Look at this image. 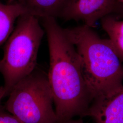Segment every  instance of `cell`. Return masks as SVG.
Returning a JSON list of instances; mask_svg holds the SVG:
<instances>
[{
    "label": "cell",
    "mask_w": 123,
    "mask_h": 123,
    "mask_svg": "<svg viewBox=\"0 0 123 123\" xmlns=\"http://www.w3.org/2000/svg\"><path fill=\"white\" fill-rule=\"evenodd\" d=\"M56 19L41 20L48 43V77L57 123H64L76 116H85L93 99L84 79L78 52Z\"/></svg>",
    "instance_id": "obj_1"
},
{
    "label": "cell",
    "mask_w": 123,
    "mask_h": 123,
    "mask_svg": "<svg viewBox=\"0 0 123 123\" xmlns=\"http://www.w3.org/2000/svg\"><path fill=\"white\" fill-rule=\"evenodd\" d=\"M80 59L84 79L92 99L123 87V62L109 39L85 25L64 28Z\"/></svg>",
    "instance_id": "obj_2"
},
{
    "label": "cell",
    "mask_w": 123,
    "mask_h": 123,
    "mask_svg": "<svg viewBox=\"0 0 123 123\" xmlns=\"http://www.w3.org/2000/svg\"><path fill=\"white\" fill-rule=\"evenodd\" d=\"M40 18L29 14L21 16L6 41L0 73L4 81L6 96L14 86L37 68L38 50L45 33Z\"/></svg>",
    "instance_id": "obj_3"
},
{
    "label": "cell",
    "mask_w": 123,
    "mask_h": 123,
    "mask_svg": "<svg viewBox=\"0 0 123 123\" xmlns=\"http://www.w3.org/2000/svg\"><path fill=\"white\" fill-rule=\"evenodd\" d=\"M5 108L24 123H57L48 74L36 68L8 95Z\"/></svg>",
    "instance_id": "obj_4"
},
{
    "label": "cell",
    "mask_w": 123,
    "mask_h": 123,
    "mask_svg": "<svg viewBox=\"0 0 123 123\" xmlns=\"http://www.w3.org/2000/svg\"><path fill=\"white\" fill-rule=\"evenodd\" d=\"M108 16L123 18V5L117 0H68L59 18L65 21L82 22L93 28Z\"/></svg>",
    "instance_id": "obj_5"
},
{
    "label": "cell",
    "mask_w": 123,
    "mask_h": 123,
    "mask_svg": "<svg viewBox=\"0 0 123 123\" xmlns=\"http://www.w3.org/2000/svg\"><path fill=\"white\" fill-rule=\"evenodd\" d=\"M86 116L96 123H123V87L93 99Z\"/></svg>",
    "instance_id": "obj_6"
},
{
    "label": "cell",
    "mask_w": 123,
    "mask_h": 123,
    "mask_svg": "<svg viewBox=\"0 0 123 123\" xmlns=\"http://www.w3.org/2000/svg\"><path fill=\"white\" fill-rule=\"evenodd\" d=\"M26 13L25 6L19 2L8 4L0 2V46L9 38L18 18Z\"/></svg>",
    "instance_id": "obj_7"
},
{
    "label": "cell",
    "mask_w": 123,
    "mask_h": 123,
    "mask_svg": "<svg viewBox=\"0 0 123 123\" xmlns=\"http://www.w3.org/2000/svg\"><path fill=\"white\" fill-rule=\"evenodd\" d=\"M68 0H26L22 4L27 13L40 19L59 18Z\"/></svg>",
    "instance_id": "obj_8"
},
{
    "label": "cell",
    "mask_w": 123,
    "mask_h": 123,
    "mask_svg": "<svg viewBox=\"0 0 123 123\" xmlns=\"http://www.w3.org/2000/svg\"><path fill=\"white\" fill-rule=\"evenodd\" d=\"M121 19L114 16H108L102 18L100 23L123 62V20Z\"/></svg>",
    "instance_id": "obj_9"
},
{
    "label": "cell",
    "mask_w": 123,
    "mask_h": 123,
    "mask_svg": "<svg viewBox=\"0 0 123 123\" xmlns=\"http://www.w3.org/2000/svg\"><path fill=\"white\" fill-rule=\"evenodd\" d=\"M0 123H24L4 107L0 106Z\"/></svg>",
    "instance_id": "obj_10"
},
{
    "label": "cell",
    "mask_w": 123,
    "mask_h": 123,
    "mask_svg": "<svg viewBox=\"0 0 123 123\" xmlns=\"http://www.w3.org/2000/svg\"><path fill=\"white\" fill-rule=\"evenodd\" d=\"M5 97H6V96L4 88L3 86H1L0 87V103L2 99Z\"/></svg>",
    "instance_id": "obj_11"
},
{
    "label": "cell",
    "mask_w": 123,
    "mask_h": 123,
    "mask_svg": "<svg viewBox=\"0 0 123 123\" xmlns=\"http://www.w3.org/2000/svg\"><path fill=\"white\" fill-rule=\"evenodd\" d=\"M64 123H84V122L81 119L75 120L73 119H70L69 120H68Z\"/></svg>",
    "instance_id": "obj_12"
},
{
    "label": "cell",
    "mask_w": 123,
    "mask_h": 123,
    "mask_svg": "<svg viewBox=\"0 0 123 123\" xmlns=\"http://www.w3.org/2000/svg\"><path fill=\"white\" fill-rule=\"evenodd\" d=\"M25 0H18V2H20L21 3H24L25 1Z\"/></svg>",
    "instance_id": "obj_13"
},
{
    "label": "cell",
    "mask_w": 123,
    "mask_h": 123,
    "mask_svg": "<svg viewBox=\"0 0 123 123\" xmlns=\"http://www.w3.org/2000/svg\"><path fill=\"white\" fill-rule=\"evenodd\" d=\"M117 0L123 5V0Z\"/></svg>",
    "instance_id": "obj_14"
}]
</instances>
